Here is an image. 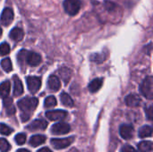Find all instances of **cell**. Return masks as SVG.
I'll list each match as a JSON object with an SVG mask.
<instances>
[{"label": "cell", "instance_id": "obj_1", "mask_svg": "<svg viewBox=\"0 0 153 152\" xmlns=\"http://www.w3.org/2000/svg\"><path fill=\"white\" fill-rule=\"evenodd\" d=\"M18 62L21 65L27 64L30 66H37L41 62V56L38 53L30 52L26 49H22L17 55Z\"/></svg>", "mask_w": 153, "mask_h": 152}, {"label": "cell", "instance_id": "obj_2", "mask_svg": "<svg viewBox=\"0 0 153 152\" xmlns=\"http://www.w3.org/2000/svg\"><path fill=\"white\" fill-rule=\"evenodd\" d=\"M38 99L36 98H30V97H25L18 101V107L22 110V113L29 114L30 115V112L34 111L35 108L38 106Z\"/></svg>", "mask_w": 153, "mask_h": 152}, {"label": "cell", "instance_id": "obj_3", "mask_svg": "<svg viewBox=\"0 0 153 152\" xmlns=\"http://www.w3.org/2000/svg\"><path fill=\"white\" fill-rule=\"evenodd\" d=\"M141 92L142 94L147 98L148 99H153V78L152 76H148L144 79L141 85Z\"/></svg>", "mask_w": 153, "mask_h": 152}, {"label": "cell", "instance_id": "obj_4", "mask_svg": "<svg viewBox=\"0 0 153 152\" xmlns=\"http://www.w3.org/2000/svg\"><path fill=\"white\" fill-rule=\"evenodd\" d=\"M81 5L82 4L80 0H65L64 2L65 11L69 15H75L79 12Z\"/></svg>", "mask_w": 153, "mask_h": 152}, {"label": "cell", "instance_id": "obj_5", "mask_svg": "<svg viewBox=\"0 0 153 152\" xmlns=\"http://www.w3.org/2000/svg\"><path fill=\"white\" fill-rule=\"evenodd\" d=\"M26 82H27V86H28V89H29L30 92H31L32 94L36 93L40 89L41 80L39 77L28 76L26 78Z\"/></svg>", "mask_w": 153, "mask_h": 152}, {"label": "cell", "instance_id": "obj_6", "mask_svg": "<svg viewBox=\"0 0 153 152\" xmlns=\"http://www.w3.org/2000/svg\"><path fill=\"white\" fill-rule=\"evenodd\" d=\"M74 141V137H69V138H65V139H52L50 141L51 145L56 149V150H61L68 147L69 145L72 144V142Z\"/></svg>", "mask_w": 153, "mask_h": 152}, {"label": "cell", "instance_id": "obj_7", "mask_svg": "<svg viewBox=\"0 0 153 152\" xmlns=\"http://www.w3.org/2000/svg\"><path fill=\"white\" fill-rule=\"evenodd\" d=\"M70 125L65 123H57L51 127V133L56 135L66 134L70 132Z\"/></svg>", "mask_w": 153, "mask_h": 152}, {"label": "cell", "instance_id": "obj_8", "mask_svg": "<svg viewBox=\"0 0 153 152\" xmlns=\"http://www.w3.org/2000/svg\"><path fill=\"white\" fill-rule=\"evenodd\" d=\"M13 12L11 8H4L0 16V22L4 26H8L13 20Z\"/></svg>", "mask_w": 153, "mask_h": 152}, {"label": "cell", "instance_id": "obj_9", "mask_svg": "<svg viewBox=\"0 0 153 152\" xmlns=\"http://www.w3.org/2000/svg\"><path fill=\"white\" fill-rule=\"evenodd\" d=\"M46 116L51 121H61L67 116V112L65 110H53L48 111Z\"/></svg>", "mask_w": 153, "mask_h": 152}, {"label": "cell", "instance_id": "obj_10", "mask_svg": "<svg viewBox=\"0 0 153 152\" xmlns=\"http://www.w3.org/2000/svg\"><path fill=\"white\" fill-rule=\"evenodd\" d=\"M119 133L123 139L130 140L134 135V129L130 125H122L119 129Z\"/></svg>", "mask_w": 153, "mask_h": 152}, {"label": "cell", "instance_id": "obj_11", "mask_svg": "<svg viewBox=\"0 0 153 152\" xmlns=\"http://www.w3.org/2000/svg\"><path fill=\"white\" fill-rule=\"evenodd\" d=\"M125 101H126V104L128 107L136 108V107H138V106L141 105L142 99H141V98H140L139 95H136V94H130V95H128V96L126 97Z\"/></svg>", "mask_w": 153, "mask_h": 152}, {"label": "cell", "instance_id": "obj_12", "mask_svg": "<svg viewBox=\"0 0 153 152\" xmlns=\"http://www.w3.org/2000/svg\"><path fill=\"white\" fill-rule=\"evenodd\" d=\"M48 126V123L45 120L42 119H37L34 120L32 123H30L28 126L27 129L30 131H36V130H45Z\"/></svg>", "mask_w": 153, "mask_h": 152}, {"label": "cell", "instance_id": "obj_13", "mask_svg": "<svg viewBox=\"0 0 153 152\" xmlns=\"http://www.w3.org/2000/svg\"><path fill=\"white\" fill-rule=\"evenodd\" d=\"M48 89L52 91H57L60 87H61V82L58 77H56V75H51L49 76L48 80Z\"/></svg>", "mask_w": 153, "mask_h": 152}, {"label": "cell", "instance_id": "obj_14", "mask_svg": "<svg viewBox=\"0 0 153 152\" xmlns=\"http://www.w3.org/2000/svg\"><path fill=\"white\" fill-rule=\"evenodd\" d=\"M3 104H4V107L5 108V112L8 116H12L15 113V108H14L13 99L11 98L4 99Z\"/></svg>", "mask_w": 153, "mask_h": 152}, {"label": "cell", "instance_id": "obj_15", "mask_svg": "<svg viewBox=\"0 0 153 152\" xmlns=\"http://www.w3.org/2000/svg\"><path fill=\"white\" fill-rule=\"evenodd\" d=\"M23 93V86L21 80L17 76H13V94L14 96H20Z\"/></svg>", "mask_w": 153, "mask_h": 152}, {"label": "cell", "instance_id": "obj_16", "mask_svg": "<svg viewBox=\"0 0 153 152\" xmlns=\"http://www.w3.org/2000/svg\"><path fill=\"white\" fill-rule=\"evenodd\" d=\"M23 36H24L23 30L20 28H13L9 34V37L14 41H21L23 39Z\"/></svg>", "mask_w": 153, "mask_h": 152}, {"label": "cell", "instance_id": "obj_17", "mask_svg": "<svg viewBox=\"0 0 153 152\" xmlns=\"http://www.w3.org/2000/svg\"><path fill=\"white\" fill-rule=\"evenodd\" d=\"M102 84H103V79L96 78V79H94L93 81H91L90 82V84L88 86L89 90L91 92H96L102 87Z\"/></svg>", "mask_w": 153, "mask_h": 152}, {"label": "cell", "instance_id": "obj_18", "mask_svg": "<svg viewBox=\"0 0 153 152\" xmlns=\"http://www.w3.org/2000/svg\"><path fill=\"white\" fill-rule=\"evenodd\" d=\"M46 142V137L41 134L33 135L30 139V145L32 147H38L41 144H43Z\"/></svg>", "mask_w": 153, "mask_h": 152}, {"label": "cell", "instance_id": "obj_19", "mask_svg": "<svg viewBox=\"0 0 153 152\" xmlns=\"http://www.w3.org/2000/svg\"><path fill=\"white\" fill-rule=\"evenodd\" d=\"M58 73H59L60 78L65 82V83H67L70 81L71 76H72V71L67 67L60 68L59 71H58Z\"/></svg>", "mask_w": 153, "mask_h": 152}, {"label": "cell", "instance_id": "obj_20", "mask_svg": "<svg viewBox=\"0 0 153 152\" xmlns=\"http://www.w3.org/2000/svg\"><path fill=\"white\" fill-rule=\"evenodd\" d=\"M10 82L9 81H5L3 82L0 84V98L2 99H5L8 97V94L10 92Z\"/></svg>", "mask_w": 153, "mask_h": 152}, {"label": "cell", "instance_id": "obj_21", "mask_svg": "<svg viewBox=\"0 0 153 152\" xmlns=\"http://www.w3.org/2000/svg\"><path fill=\"white\" fill-rule=\"evenodd\" d=\"M60 99H61V102L64 106L67 107V108H72L74 107V100L72 99V98L70 97L69 94L65 93V92H63L61 95H60Z\"/></svg>", "mask_w": 153, "mask_h": 152}, {"label": "cell", "instance_id": "obj_22", "mask_svg": "<svg viewBox=\"0 0 153 152\" xmlns=\"http://www.w3.org/2000/svg\"><path fill=\"white\" fill-rule=\"evenodd\" d=\"M139 137L140 138H146V137H150L152 135V126L149 125H144L143 126L140 130H139Z\"/></svg>", "mask_w": 153, "mask_h": 152}, {"label": "cell", "instance_id": "obj_23", "mask_svg": "<svg viewBox=\"0 0 153 152\" xmlns=\"http://www.w3.org/2000/svg\"><path fill=\"white\" fill-rule=\"evenodd\" d=\"M138 149L141 152L152 151V142H141L138 144Z\"/></svg>", "mask_w": 153, "mask_h": 152}, {"label": "cell", "instance_id": "obj_24", "mask_svg": "<svg viewBox=\"0 0 153 152\" xmlns=\"http://www.w3.org/2000/svg\"><path fill=\"white\" fill-rule=\"evenodd\" d=\"M56 104H57V102H56V99L54 96H49V97L46 98L45 102H44V106H45L47 108L56 107Z\"/></svg>", "mask_w": 153, "mask_h": 152}, {"label": "cell", "instance_id": "obj_25", "mask_svg": "<svg viewBox=\"0 0 153 152\" xmlns=\"http://www.w3.org/2000/svg\"><path fill=\"white\" fill-rule=\"evenodd\" d=\"M1 66H2V68H3L5 72H7V73H9L10 71H12L13 66H12V62H11L10 58L7 57V58L3 59V60L1 61Z\"/></svg>", "mask_w": 153, "mask_h": 152}, {"label": "cell", "instance_id": "obj_26", "mask_svg": "<svg viewBox=\"0 0 153 152\" xmlns=\"http://www.w3.org/2000/svg\"><path fill=\"white\" fill-rule=\"evenodd\" d=\"M10 150H11V145L9 144V142L4 138H0V151L7 152Z\"/></svg>", "mask_w": 153, "mask_h": 152}, {"label": "cell", "instance_id": "obj_27", "mask_svg": "<svg viewBox=\"0 0 153 152\" xmlns=\"http://www.w3.org/2000/svg\"><path fill=\"white\" fill-rule=\"evenodd\" d=\"M12 133H13L12 128H10L8 125H6L4 124H0V133L1 134L7 136V135H10Z\"/></svg>", "mask_w": 153, "mask_h": 152}, {"label": "cell", "instance_id": "obj_28", "mask_svg": "<svg viewBox=\"0 0 153 152\" xmlns=\"http://www.w3.org/2000/svg\"><path fill=\"white\" fill-rule=\"evenodd\" d=\"M10 53V46L6 43L4 42L0 45V55L1 56H6Z\"/></svg>", "mask_w": 153, "mask_h": 152}, {"label": "cell", "instance_id": "obj_29", "mask_svg": "<svg viewBox=\"0 0 153 152\" xmlns=\"http://www.w3.org/2000/svg\"><path fill=\"white\" fill-rule=\"evenodd\" d=\"M14 140H15V142H16V143L18 145H22L26 142V135L24 133H18L15 136Z\"/></svg>", "mask_w": 153, "mask_h": 152}, {"label": "cell", "instance_id": "obj_30", "mask_svg": "<svg viewBox=\"0 0 153 152\" xmlns=\"http://www.w3.org/2000/svg\"><path fill=\"white\" fill-rule=\"evenodd\" d=\"M145 113H146V116L148 117L149 120H152V116H153V108L152 106H150L148 107L147 108H145Z\"/></svg>", "mask_w": 153, "mask_h": 152}, {"label": "cell", "instance_id": "obj_31", "mask_svg": "<svg viewBox=\"0 0 153 152\" xmlns=\"http://www.w3.org/2000/svg\"><path fill=\"white\" fill-rule=\"evenodd\" d=\"M121 152H137L136 150L130 146V145H125L122 149H121Z\"/></svg>", "mask_w": 153, "mask_h": 152}, {"label": "cell", "instance_id": "obj_32", "mask_svg": "<svg viewBox=\"0 0 153 152\" xmlns=\"http://www.w3.org/2000/svg\"><path fill=\"white\" fill-rule=\"evenodd\" d=\"M30 115H29V114L22 113V115H21V119H22V122H26V121H28V120L30 119Z\"/></svg>", "mask_w": 153, "mask_h": 152}, {"label": "cell", "instance_id": "obj_33", "mask_svg": "<svg viewBox=\"0 0 153 152\" xmlns=\"http://www.w3.org/2000/svg\"><path fill=\"white\" fill-rule=\"evenodd\" d=\"M38 152H52L48 148H42V149H40V150H39Z\"/></svg>", "mask_w": 153, "mask_h": 152}, {"label": "cell", "instance_id": "obj_34", "mask_svg": "<svg viewBox=\"0 0 153 152\" xmlns=\"http://www.w3.org/2000/svg\"><path fill=\"white\" fill-rule=\"evenodd\" d=\"M17 152H30V151H28V150H26V149H20V150H18Z\"/></svg>", "mask_w": 153, "mask_h": 152}, {"label": "cell", "instance_id": "obj_35", "mask_svg": "<svg viewBox=\"0 0 153 152\" xmlns=\"http://www.w3.org/2000/svg\"><path fill=\"white\" fill-rule=\"evenodd\" d=\"M2 33H3V31H2V29L0 28V37H1V35H2Z\"/></svg>", "mask_w": 153, "mask_h": 152}]
</instances>
